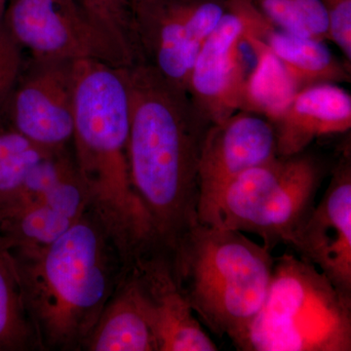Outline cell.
Segmentation results:
<instances>
[{
    "label": "cell",
    "mask_w": 351,
    "mask_h": 351,
    "mask_svg": "<svg viewBox=\"0 0 351 351\" xmlns=\"http://www.w3.org/2000/svg\"><path fill=\"white\" fill-rule=\"evenodd\" d=\"M290 246L351 297V159L345 152Z\"/></svg>",
    "instance_id": "obj_11"
},
{
    "label": "cell",
    "mask_w": 351,
    "mask_h": 351,
    "mask_svg": "<svg viewBox=\"0 0 351 351\" xmlns=\"http://www.w3.org/2000/svg\"><path fill=\"white\" fill-rule=\"evenodd\" d=\"M323 167L308 154L277 156L245 171L198 207L201 223L290 245L315 205Z\"/></svg>",
    "instance_id": "obj_6"
},
{
    "label": "cell",
    "mask_w": 351,
    "mask_h": 351,
    "mask_svg": "<svg viewBox=\"0 0 351 351\" xmlns=\"http://www.w3.org/2000/svg\"><path fill=\"white\" fill-rule=\"evenodd\" d=\"M75 113V62L29 57L4 112L11 129L47 154L71 149Z\"/></svg>",
    "instance_id": "obj_9"
},
{
    "label": "cell",
    "mask_w": 351,
    "mask_h": 351,
    "mask_svg": "<svg viewBox=\"0 0 351 351\" xmlns=\"http://www.w3.org/2000/svg\"><path fill=\"white\" fill-rule=\"evenodd\" d=\"M327 11L328 38L351 64V0H322Z\"/></svg>",
    "instance_id": "obj_23"
},
{
    "label": "cell",
    "mask_w": 351,
    "mask_h": 351,
    "mask_svg": "<svg viewBox=\"0 0 351 351\" xmlns=\"http://www.w3.org/2000/svg\"><path fill=\"white\" fill-rule=\"evenodd\" d=\"M278 156L274 124L258 113L239 110L212 124L201 149L199 203L225 188L245 171Z\"/></svg>",
    "instance_id": "obj_13"
},
{
    "label": "cell",
    "mask_w": 351,
    "mask_h": 351,
    "mask_svg": "<svg viewBox=\"0 0 351 351\" xmlns=\"http://www.w3.org/2000/svg\"><path fill=\"white\" fill-rule=\"evenodd\" d=\"M261 39L282 64L298 91L323 83L350 82V64L339 61L325 41L283 32L271 25Z\"/></svg>",
    "instance_id": "obj_17"
},
{
    "label": "cell",
    "mask_w": 351,
    "mask_h": 351,
    "mask_svg": "<svg viewBox=\"0 0 351 351\" xmlns=\"http://www.w3.org/2000/svg\"><path fill=\"white\" fill-rule=\"evenodd\" d=\"M50 156L17 132L0 128V211L17 197L32 166Z\"/></svg>",
    "instance_id": "obj_21"
},
{
    "label": "cell",
    "mask_w": 351,
    "mask_h": 351,
    "mask_svg": "<svg viewBox=\"0 0 351 351\" xmlns=\"http://www.w3.org/2000/svg\"><path fill=\"white\" fill-rule=\"evenodd\" d=\"M128 88L132 182L159 246L171 253L198 221L201 149L212 125L188 92L151 64L123 68Z\"/></svg>",
    "instance_id": "obj_1"
},
{
    "label": "cell",
    "mask_w": 351,
    "mask_h": 351,
    "mask_svg": "<svg viewBox=\"0 0 351 351\" xmlns=\"http://www.w3.org/2000/svg\"><path fill=\"white\" fill-rule=\"evenodd\" d=\"M201 324L239 346L269 291L276 258L245 233L197 221L170 253Z\"/></svg>",
    "instance_id": "obj_4"
},
{
    "label": "cell",
    "mask_w": 351,
    "mask_h": 351,
    "mask_svg": "<svg viewBox=\"0 0 351 351\" xmlns=\"http://www.w3.org/2000/svg\"><path fill=\"white\" fill-rule=\"evenodd\" d=\"M250 38L257 60L245 82L240 110L258 113L274 123L299 91L257 32H251Z\"/></svg>",
    "instance_id": "obj_18"
},
{
    "label": "cell",
    "mask_w": 351,
    "mask_h": 351,
    "mask_svg": "<svg viewBox=\"0 0 351 351\" xmlns=\"http://www.w3.org/2000/svg\"><path fill=\"white\" fill-rule=\"evenodd\" d=\"M12 252L41 350H83L126 269L99 219L88 210L51 243Z\"/></svg>",
    "instance_id": "obj_3"
},
{
    "label": "cell",
    "mask_w": 351,
    "mask_h": 351,
    "mask_svg": "<svg viewBox=\"0 0 351 351\" xmlns=\"http://www.w3.org/2000/svg\"><path fill=\"white\" fill-rule=\"evenodd\" d=\"M73 119L71 151L89 210L129 267L159 244L132 182L130 112L123 68L92 60L75 62Z\"/></svg>",
    "instance_id": "obj_2"
},
{
    "label": "cell",
    "mask_w": 351,
    "mask_h": 351,
    "mask_svg": "<svg viewBox=\"0 0 351 351\" xmlns=\"http://www.w3.org/2000/svg\"><path fill=\"white\" fill-rule=\"evenodd\" d=\"M265 22L247 0H228L226 13L201 46L189 73L188 93L212 124L241 108L249 75L245 36Z\"/></svg>",
    "instance_id": "obj_10"
},
{
    "label": "cell",
    "mask_w": 351,
    "mask_h": 351,
    "mask_svg": "<svg viewBox=\"0 0 351 351\" xmlns=\"http://www.w3.org/2000/svg\"><path fill=\"white\" fill-rule=\"evenodd\" d=\"M158 351H217L176 280L170 254L157 247L128 267Z\"/></svg>",
    "instance_id": "obj_12"
},
{
    "label": "cell",
    "mask_w": 351,
    "mask_h": 351,
    "mask_svg": "<svg viewBox=\"0 0 351 351\" xmlns=\"http://www.w3.org/2000/svg\"><path fill=\"white\" fill-rule=\"evenodd\" d=\"M270 25L297 36L329 40L322 0H247Z\"/></svg>",
    "instance_id": "obj_20"
},
{
    "label": "cell",
    "mask_w": 351,
    "mask_h": 351,
    "mask_svg": "<svg viewBox=\"0 0 351 351\" xmlns=\"http://www.w3.org/2000/svg\"><path fill=\"white\" fill-rule=\"evenodd\" d=\"M24 50L0 23V128L4 112L24 66Z\"/></svg>",
    "instance_id": "obj_22"
},
{
    "label": "cell",
    "mask_w": 351,
    "mask_h": 351,
    "mask_svg": "<svg viewBox=\"0 0 351 351\" xmlns=\"http://www.w3.org/2000/svg\"><path fill=\"white\" fill-rule=\"evenodd\" d=\"M83 350L158 351L129 267L101 311Z\"/></svg>",
    "instance_id": "obj_16"
},
{
    "label": "cell",
    "mask_w": 351,
    "mask_h": 351,
    "mask_svg": "<svg viewBox=\"0 0 351 351\" xmlns=\"http://www.w3.org/2000/svg\"><path fill=\"white\" fill-rule=\"evenodd\" d=\"M7 2L8 0H0V23L3 22L4 14H5Z\"/></svg>",
    "instance_id": "obj_25"
},
{
    "label": "cell",
    "mask_w": 351,
    "mask_h": 351,
    "mask_svg": "<svg viewBox=\"0 0 351 351\" xmlns=\"http://www.w3.org/2000/svg\"><path fill=\"white\" fill-rule=\"evenodd\" d=\"M83 8L123 34L134 44L129 22L128 0H75ZM136 48V47H135Z\"/></svg>",
    "instance_id": "obj_24"
},
{
    "label": "cell",
    "mask_w": 351,
    "mask_h": 351,
    "mask_svg": "<svg viewBox=\"0 0 351 351\" xmlns=\"http://www.w3.org/2000/svg\"><path fill=\"white\" fill-rule=\"evenodd\" d=\"M272 124L278 156L301 154L315 138L350 130V94L332 83L304 88Z\"/></svg>",
    "instance_id": "obj_15"
},
{
    "label": "cell",
    "mask_w": 351,
    "mask_h": 351,
    "mask_svg": "<svg viewBox=\"0 0 351 351\" xmlns=\"http://www.w3.org/2000/svg\"><path fill=\"white\" fill-rule=\"evenodd\" d=\"M36 350L41 346L25 304L15 258L0 237V351Z\"/></svg>",
    "instance_id": "obj_19"
},
{
    "label": "cell",
    "mask_w": 351,
    "mask_h": 351,
    "mask_svg": "<svg viewBox=\"0 0 351 351\" xmlns=\"http://www.w3.org/2000/svg\"><path fill=\"white\" fill-rule=\"evenodd\" d=\"M3 23L29 57L115 68L141 62L130 39L75 0H8Z\"/></svg>",
    "instance_id": "obj_7"
},
{
    "label": "cell",
    "mask_w": 351,
    "mask_h": 351,
    "mask_svg": "<svg viewBox=\"0 0 351 351\" xmlns=\"http://www.w3.org/2000/svg\"><path fill=\"white\" fill-rule=\"evenodd\" d=\"M228 0H128L130 32L141 62L188 92L201 46Z\"/></svg>",
    "instance_id": "obj_8"
},
{
    "label": "cell",
    "mask_w": 351,
    "mask_h": 351,
    "mask_svg": "<svg viewBox=\"0 0 351 351\" xmlns=\"http://www.w3.org/2000/svg\"><path fill=\"white\" fill-rule=\"evenodd\" d=\"M89 210L76 165L38 199L0 211V237L12 250L51 243Z\"/></svg>",
    "instance_id": "obj_14"
},
{
    "label": "cell",
    "mask_w": 351,
    "mask_h": 351,
    "mask_svg": "<svg viewBox=\"0 0 351 351\" xmlns=\"http://www.w3.org/2000/svg\"><path fill=\"white\" fill-rule=\"evenodd\" d=\"M237 350L350 351L351 297L294 254L276 258L267 297Z\"/></svg>",
    "instance_id": "obj_5"
}]
</instances>
